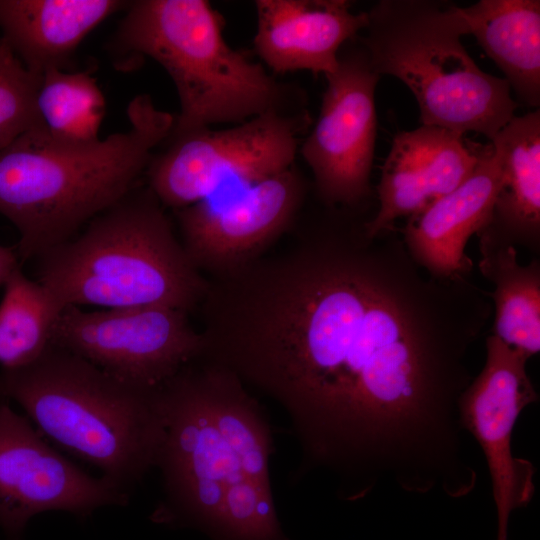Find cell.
Wrapping results in <instances>:
<instances>
[{
  "label": "cell",
  "mask_w": 540,
  "mask_h": 540,
  "mask_svg": "<svg viewBox=\"0 0 540 540\" xmlns=\"http://www.w3.org/2000/svg\"><path fill=\"white\" fill-rule=\"evenodd\" d=\"M300 215L294 240L208 278L203 356L277 401L341 499L384 482L454 497L475 479L459 399L492 314L470 276H431L399 229L369 236L367 209Z\"/></svg>",
  "instance_id": "cell-1"
},
{
  "label": "cell",
  "mask_w": 540,
  "mask_h": 540,
  "mask_svg": "<svg viewBox=\"0 0 540 540\" xmlns=\"http://www.w3.org/2000/svg\"><path fill=\"white\" fill-rule=\"evenodd\" d=\"M159 393L163 497L153 520L196 527L213 540H289L271 490L270 427L246 385L200 356Z\"/></svg>",
  "instance_id": "cell-2"
},
{
  "label": "cell",
  "mask_w": 540,
  "mask_h": 540,
  "mask_svg": "<svg viewBox=\"0 0 540 540\" xmlns=\"http://www.w3.org/2000/svg\"><path fill=\"white\" fill-rule=\"evenodd\" d=\"M125 132L85 144L36 125L0 151V214L18 230L20 261L74 237L138 184L174 124L147 94L133 98Z\"/></svg>",
  "instance_id": "cell-3"
},
{
  "label": "cell",
  "mask_w": 540,
  "mask_h": 540,
  "mask_svg": "<svg viewBox=\"0 0 540 540\" xmlns=\"http://www.w3.org/2000/svg\"><path fill=\"white\" fill-rule=\"evenodd\" d=\"M224 27V17L205 0L128 5L114 46L129 63L152 58L172 79L180 111L168 138L271 111L308 109L300 86L277 80L247 52L231 47Z\"/></svg>",
  "instance_id": "cell-4"
},
{
  "label": "cell",
  "mask_w": 540,
  "mask_h": 540,
  "mask_svg": "<svg viewBox=\"0 0 540 540\" xmlns=\"http://www.w3.org/2000/svg\"><path fill=\"white\" fill-rule=\"evenodd\" d=\"M19 404L43 436L130 494L157 465L165 436L159 391L148 392L51 346L0 370V402Z\"/></svg>",
  "instance_id": "cell-5"
},
{
  "label": "cell",
  "mask_w": 540,
  "mask_h": 540,
  "mask_svg": "<svg viewBox=\"0 0 540 540\" xmlns=\"http://www.w3.org/2000/svg\"><path fill=\"white\" fill-rule=\"evenodd\" d=\"M36 260L37 281L65 307L165 306L190 313L208 285L148 186L137 185Z\"/></svg>",
  "instance_id": "cell-6"
},
{
  "label": "cell",
  "mask_w": 540,
  "mask_h": 540,
  "mask_svg": "<svg viewBox=\"0 0 540 540\" xmlns=\"http://www.w3.org/2000/svg\"><path fill=\"white\" fill-rule=\"evenodd\" d=\"M367 13L365 48L373 70L401 80L414 95L422 125L490 141L517 107L504 78L482 71L461 43L460 8L432 0H381Z\"/></svg>",
  "instance_id": "cell-7"
},
{
  "label": "cell",
  "mask_w": 540,
  "mask_h": 540,
  "mask_svg": "<svg viewBox=\"0 0 540 540\" xmlns=\"http://www.w3.org/2000/svg\"><path fill=\"white\" fill-rule=\"evenodd\" d=\"M311 125L308 109L271 111L230 128L167 138L146 169L148 187L163 207L179 210L254 184L295 164Z\"/></svg>",
  "instance_id": "cell-8"
},
{
  "label": "cell",
  "mask_w": 540,
  "mask_h": 540,
  "mask_svg": "<svg viewBox=\"0 0 540 540\" xmlns=\"http://www.w3.org/2000/svg\"><path fill=\"white\" fill-rule=\"evenodd\" d=\"M52 345L148 392L159 391L204 347L189 313L165 306L92 311L66 306Z\"/></svg>",
  "instance_id": "cell-9"
},
{
  "label": "cell",
  "mask_w": 540,
  "mask_h": 540,
  "mask_svg": "<svg viewBox=\"0 0 540 540\" xmlns=\"http://www.w3.org/2000/svg\"><path fill=\"white\" fill-rule=\"evenodd\" d=\"M320 113L299 152L313 175L318 201L326 206L367 209L377 136L373 70L358 36L341 48L338 66L325 76Z\"/></svg>",
  "instance_id": "cell-10"
},
{
  "label": "cell",
  "mask_w": 540,
  "mask_h": 540,
  "mask_svg": "<svg viewBox=\"0 0 540 540\" xmlns=\"http://www.w3.org/2000/svg\"><path fill=\"white\" fill-rule=\"evenodd\" d=\"M294 164L264 180L176 211L180 241L193 265L208 277L265 255L292 230L310 190Z\"/></svg>",
  "instance_id": "cell-11"
},
{
  "label": "cell",
  "mask_w": 540,
  "mask_h": 540,
  "mask_svg": "<svg viewBox=\"0 0 540 540\" xmlns=\"http://www.w3.org/2000/svg\"><path fill=\"white\" fill-rule=\"evenodd\" d=\"M482 370L459 399L462 427L481 447L492 480L497 513L496 540H508L511 513L526 507L535 492L533 464L512 452L513 429L520 413L538 401L528 375L530 356L494 334L485 342Z\"/></svg>",
  "instance_id": "cell-12"
},
{
  "label": "cell",
  "mask_w": 540,
  "mask_h": 540,
  "mask_svg": "<svg viewBox=\"0 0 540 540\" xmlns=\"http://www.w3.org/2000/svg\"><path fill=\"white\" fill-rule=\"evenodd\" d=\"M127 492L84 472L52 448L9 402H0V527L21 540L28 521L47 511L81 519L96 509L129 501Z\"/></svg>",
  "instance_id": "cell-13"
},
{
  "label": "cell",
  "mask_w": 540,
  "mask_h": 540,
  "mask_svg": "<svg viewBox=\"0 0 540 540\" xmlns=\"http://www.w3.org/2000/svg\"><path fill=\"white\" fill-rule=\"evenodd\" d=\"M483 147L436 126L398 132L382 166L378 208L365 222L367 234L396 229L398 219L413 216L454 190L472 173Z\"/></svg>",
  "instance_id": "cell-14"
},
{
  "label": "cell",
  "mask_w": 540,
  "mask_h": 540,
  "mask_svg": "<svg viewBox=\"0 0 540 540\" xmlns=\"http://www.w3.org/2000/svg\"><path fill=\"white\" fill-rule=\"evenodd\" d=\"M501 180L493 147L484 145L474 170L458 187L407 218L399 229L413 260L437 278L470 276L473 261L466 245L491 222Z\"/></svg>",
  "instance_id": "cell-15"
},
{
  "label": "cell",
  "mask_w": 540,
  "mask_h": 540,
  "mask_svg": "<svg viewBox=\"0 0 540 540\" xmlns=\"http://www.w3.org/2000/svg\"><path fill=\"white\" fill-rule=\"evenodd\" d=\"M254 5V51L279 74H331L341 48L367 23V13L352 11L348 0H256Z\"/></svg>",
  "instance_id": "cell-16"
},
{
  "label": "cell",
  "mask_w": 540,
  "mask_h": 540,
  "mask_svg": "<svg viewBox=\"0 0 540 540\" xmlns=\"http://www.w3.org/2000/svg\"><path fill=\"white\" fill-rule=\"evenodd\" d=\"M126 4L118 0H0L2 38L34 75L64 70L82 40Z\"/></svg>",
  "instance_id": "cell-17"
},
{
  "label": "cell",
  "mask_w": 540,
  "mask_h": 540,
  "mask_svg": "<svg viewBox=\"0 0 540 540\" xmlns=\"http://www.w3.org/2000/svg\"><path fill=\"white\" fill-rule=\"evenodd\" d=\"M502 172L489 226L515 247L540 248V111L514 116L490 141Z\"/></svg>",
  "instance_id": "cell-18"
},
{
  "label": "cell",
  "mask_w": 540,
  "mask_h": 540,
  "mask_svg": "<svg viewBox=\"0 0 540 540\" xmlns=\"http://www.w3.org/2000/svg\"><path fill=\"white\" fill-rule=\"evenodd\" d=\"M475 36L518 99L540 104V1L480 0L459 7Z\"/></svg>",
  "instance_id": "cell-19"
},
{
  "label": "cell",
  "mask_w": 540,
  "mask_h": 540,
  "mask_svg": "<svg viewBox=\"0 0 540 540\" xmlns=\"http://www.w3.org/2000/svg\"><path fill=\"white\" fill-rule=\"evenodd\" d=\"M479 271L493 285V334L530 357L540 351V261L522 265L514 245L489 225L476 234Z\"/></svg>",
  "instance_id": "cell-20"
},
{
  "label": "cell",
  "mask_w": 540,
  "mask_h": 540,
  "mask_svg": "<svg viewBox=\"0 0 540 540\" xmlns=\"http://www.w3.org/2000/svg\"><path fill=\"white\" fill-rule=\"evenodd\" d=\"M4 288L0 302V365L1 369H15L34 362L52 346L65 306L20 267L10 274Z\"/></svg>",
  "instance_id": "cell-21"
},
{
  "label": "cell",
  "mask_w": 540,
  "mask_h": 540,
  "mask_svg": "<svg viewBox=\"0 0 540 540\" xmlns=\"http://www.w3.org/2000/svg\"><path fill=\"white\" fill-rule=\"evenodd\" d=\"M35 109L38 125L53 138L77 144L100 139L105 98L88 72L51 69L40 75Z\"/></svg>",
  "instance_id": "cell-22"
},
{
  "label": "cell",
  "mask_w": 540,
  "mask_h": 540,
  "mask_svg": "<svg viewBox=\"0 0 540 540\" xmlns=\"http://www.w3.org/2000/svg\"><path fill=\"white\" fill-rule=\"evenodd\" d=\"M39 76L31 73L0 38V151L38 125L35 95Z\"/></svg>",
  "instance_id": "cell-23"
},
{
  "label": "cell",
  "mask_w": 540,
  "mask_h": 540,
  "mask_svg": "<svg viewBox=\"0 0 540 540\" xmlns=\"http://www.w3.org/2000/svg\"><path fill=\"white\" fill-rule=\"evenodd\" d=\"M20 267L16 246L0 245V286H4L10 274Z\"/></svg>",
  "instance_id": "cell-24"
}]
</instances>
